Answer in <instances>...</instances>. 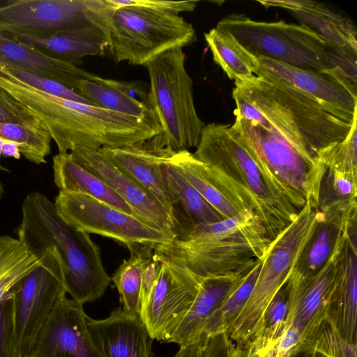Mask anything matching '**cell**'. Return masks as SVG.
<instances>
[{
    "instance_id": "7bdbcfd3",
    "label": "cell",
    "mask_w": 357,
    "mask_h": 357,
    "mask_svg": "<svg viewBox=\"0 0 357 357\" xmlns=\"http://www.w3.org/2000/svg\"><path fill=\"white\" fill-rule=\"evenodd\" d=\"M104 2L112 10L134 6L179 15L180 13L193 11L197 6V1L104 0Z\"/></svg>"
},
{
    "instance_id": "cb8c5ba5",
    "label": "cell",
    "mask_w": 357,
    "mask_h": 357,
    "mask_svg": "<svg viewBox=\"0 0 357 357\" xmlns=\"http://www.w3.org/2000/svg\"><path fill=\"white\" fill-rule=\"evenodd\" d=\"M249 270L222 276L202 278L192 305L167 342L181 346L198 338L207 321L236 288Z\"/></svg>"
},
{
    "instance_id": "2e32d148",
    "label": "cell",
    "mask_w": 357,
    "mask_h": 357,
    "mask_svg": "<svg viewBox=\"0 0 357 357\" xmlns=\"http://www.w3.org/2000/svg\"><path fill=\"white\" fill-rule=\"evenodd\" d=\"M256 76L293 88L349 122L356 119L357 96L324 71L305 70L266 58H258Z\"/></svg>"
},
{
    "instance_id": "74e56055",
    "label": "cell",
    "mask_w": 357,
    "mask_h": 357,
    "mask_svg": "<svg viewBox=\"0 0 357 357\" xmlns=\"http://www.w3.org/2000/svg\"><path fill=\"white\" fill-rule=\"evenodd\" d=\"M357 121L344 140L325 152L320 160L329 169L357 174Z\"/></svg>"
},
{
    "instance_id": "816d5d0a",
    "label": "cell",
    "mask_w": 357,
    "mask_h": 357,
    "mask_svg": "<svg viewBox=\"0 0 357 357\" xmlns=\"http://www.w3.org/2000/svg\"><path fill=\"white\" fill-rule=\"evenodd\" d=\"M3 142V139L0 138V157L1 155Z\"/></svg>"
},
{
    "instance_id": "9a60e30c",
    "label": "cell",
    "mask_w": 357,
    "mask_h": 357,
    "mask_svg": "<svg viewBox=\"0 0 357 357\" xmlns=\"http://www.w3.org/2000/svg\"><path fill=\"white\" fill-rule=\"evenodd\" d=\"M66 294L43 326L31 357H102L90 335L83 305Z\"/></svg>"
},
{
    "instance_id": "5b68a950",
    "label": "cell",
    "mask_w": 357,
    "mask_h": 357,
    "mask_svg": "<svg viewBox=\"0 0 357 357\" xmlns=\"http://www.w3.org/2000/svg\"><path fill=\"white\" fill-rule=\"evenodd\" d=\"M271 242L259 218L250 209L219 222L194 227L158 250L200 278L249 270L263 259Z\"/></svg>"
},
{
    "instance_id": "3957f363",
    "label": "cell",
    "mask_w": 357,
    "mask_h": 357,
    "mask_svg": "<svg viewBox=\"0 0 357 357\" xmlns=\"http://www.w3.org/2000/svg\"><path fill=\"white\" fill-rule=\"evenodd\" d=\"M216 28L229 32L257 58L326 72L357 93V52L331 43L302 25L256 21L233 13L220 20Z\"/></svg>"
},
{
    "instance_id": "ffe728a7",
    "label": "cell",
    "mask_w": 357,
    "mask_h": 357,
    "mask_svg": "<svg viewBox=\"0 0 357 357\" xmlns=\"http://www.w3.org/2000/svg\"><path fill=\"white\" fill-rule=\"evenodd\" d=\"M167 160L178 169L224 219L250 209L221 174L197 158L194 153L189 151L172 152Z\"/></svg>"
},
{
    "instance_id": "bcb514c9",
    "label": "cell",
    "mask_w": 357,
    "mask_h": 357,
    "mask_svg": "<svg viewBox=\"0 0 357 357\" xmlns=\"http://www.w3.org/2000/svg\"><path fill=\"white\" fill-rule=\"evenodd\" d=\"M233 357H259L255 351L252 341L236 344Z\"/></svg>"
},
{
    "instance_id": "b9f144b4",
    "label": "cell",
    "mask_w": 357,
    "mask_h": 357,
    "mask_svg": "<svg viewBox=\"0 0 357 357\" xmlns=\"http://www.w3.org/2000/svg\"><path fill=\"white\" fill-rule=\"evenodd\" d=\"M0 357H15L14 308L11 294L0 302Z\"/></svg>"
},
{
    "instance_id": "4dcf8cb0",
    "label": "cell",
    "mask_w": 357,
    "mask_h": 357,
    "mask_svg": "<svg viewBox=\"0 0 357 357\" xmlns=\"http://www.w3.org/2000/svg\"><path fill=\"white\" fill-rule=\"evenodd\" d=\"M128 250L130 257L123 261L111 280L119 291L123 310L130 316L139 317L143 266L149 255L155 250L142 245H132Z\"/></svg>"
},
{
    "instance_id": "7a4b0ae2",
    "label": "cell",
    "mask_w": 357,
    "mask_h": 357,
    "mask_svg": "<svg viewBox=\"0 0 357 357\" xmlns=\"http://www.w3.org/2000/svg\"><path fill=\"white\" fill-rule=\"evenodd\" d=\"M22 209L17 234L26 250L38 257L47 250L56 252L65 288L72 299L83 305L100 298L111 278L103 266L100 249L89 234L66 224L54 203L40 192L29 194Z\"/></svg>"
},
{
    "instance_id": "d4e9b609",
    "label": "cell",
    "mask_w": 357,
    "mask_h": 357,
    "mask_svg": "<svg viewBox=\"0 0 357 357\" xmlns=\"http://www.w3.org/2000/svg\"><path fill=\"white\" fill-rule=\"evenodd\" d=\"M266 8L287 9L302 25L326 40L357 52L356 29L347 17L328 6L310 0L259 1Z\"/></svg>"
},
{
    "instance_id": "484cf974",
    "label": "cell",
    "mask_w": 357,
    "mask_h": 357,
    "mask_svg": "<svg viewBox=\"0 0 357 357\" xmlns=\"http://www.w3.org/2000/svg\"><path fill=\"white\" fill-rule=\"evenodd\" d=\"M10 39L29 45L47 56L73 64L84 56H103L108 50L105 33L90 22L50 36H18Z\"/></svg>"
},
{
    "instance_id": "836d02e7",
    "label": "cell",
    "mask_w": 357,
    "mask_h": 357,
    "mask_svg": "<svg viewBox=\"0 0 357 357\" xmlns=\"http://www.w3.org/2000/svg\"><path fill=\"white\" fill-rule=\"evenodd\" d=\"M289 291L286 282L265 309L259 328L251 340L256 354L271 347L289 328Z\"/></svg>"
},
{
    "instance_id": "83f0119b",
    "label": "cell",
    "mask_w": 357,
    "mask_h": 357,
    "mask_svg": "<svg viewBox=\"0 0 357 357\" xmlns=\"http://www.w3.org/2000/svg\"><path fill=\"white\" fill-rule=\"evenodd\" d=\"M52 167L54 181L59 190L89 195L132 214L126 202L103 181L77 162L70 152L55 155Z\"/></svg>"
},
{
    "instance_id": "5bb4252c",
    "label": "cell",
    "mask_w": 357,
    "mask_h": 357,
    "mask_svg": "<svg viewBox=\"0 0 357 357\" xmlns=\"http://www.w3.org/2000/svg\"><path fill=\"white\" fill-rule=\"evenodd\" d=\"M70 153L77 162L96 175L122 198L134 216L175 238L172 220L160 202L100 149L79 147Z\"/></svg>"
},
{
    "instance_id": "44dd1931",
    "label": "cell",
    "mask_w": 357,
    "mask_h": 357,
    "mask_svg": "<svg viewBox=\"0 0 357 357\" xmlns=\"http://www.w3.org/2000/svg\"><path fill=\"white\" fill-rule=\"evenodd\" d=\"M169 154L160 167L171 205L176 239L197 225L219 222L224 218L178 169L167 160Z\"/></svg>"
},
{
    "instance_id": "f1b7e54d",
    "label": "cell",
    "mask_w": 357,
    "mask_h": 357,
    "mask_svg": "<svg viewBox=\"0 0 357 357\" xmlns=\"http://www.w3.org/2000/svg\"><path fill=\"white\" fill-rule=\"evenodd\" d=\"M214 62L235 82L252 79L259 69L258 58L247 50L229 32L213 28L204 33Z\"/></svg>"
},
{
    "instance_id": "8fae6325",
    "label": "cell",
    "mask_w": 357,
    "mask_h": 357,
    "mask_svg": "<svg viewBox=\"0 0 357 357\" xmlns=\"http://www.w3.org/2000/svg\"><path fill=\"white\" fill-rule=\"evenodd\" d=\"M39 264L13 287L15 357H31L43 326L66 292L63 267L54 250L43 252ZM67 293V292H66Z\"/></svg>"
},
{
    "instance_id": "1f68e13d",
    "label": "cell",
    "mask_w": 357,
    "mask_h": 357,
    "mask_svg": "<svg viewBox=\"0 0 357 357\" xmlns=\"http://www.w3.org/2000/svg\"><path fill=\"white\" fill-rule=\"evenodd\" d=\"M42 257L31 255L17 239L0 236V302L10 294L14 285L36 268Z\"/></svg>"
},
{
    "instance_id": "681fc988",
    "label": "cell",
    "mask_w": 357,
    "mask_h": 357,
    "mask_svg": "<svg viewBox=\"0 0 357 357\" xmlns=\"http://www.w3.org/2000/svg\"><path fill=\"white\" fill-rule=\"evenodd\" d=\"M310 357H329L328 356L316 350H311Z\"/></svg>"
},
{
    "instance_id": "52a82bcc",
    "label": "cell",
    "mask_w": 357,
    "mask_h": 357,
    "mask_svg": "<svg viewBox=\"0 0 357 357\" xmlns=\"http://www.w3.org/2000/svg\"><path fill=\"white\" fill-rule=\"evenodd\" d=\"M150 107L158 121L161 145L173 152L197 147L206 126L195 109L193 82L185 67L181 48L162 54L147 63Z\"/></svg>"
},
{
    "instance_id": "8d00e7d4",
    "label": "cell",
    "mask_w": 357,
    "mask_h": 357,
    "mask_svg": "<svg viewBox=\"0 0 357 357\" xmlns=\"http://www.w3.org/2000/svg\"><path fill=\"white\" fill-rule=\"evenodd\" d=\"M301 345L329 357H357V344L345 342L333 325L324 318L302 340Z\"/></svg>"
},
{
    "instance_id": "d590c367",
    "label": "cell",
    "mask_w": 357,
    "mask_h": 357,
    "mask_svg": "<svg viewBox=\"0 0 357 357\" xmlns=\"http://www.w3.org/2000/svg\"><path fill=\"white\" fill-rule=\"evenodd\" d=\"M0 138L15 142L21 155L36 164L46 163L51 152L52 137L47 131L13 123H0Z\"/></svg>"
},
{
    "instance_id": "ba28073f",
    "label": "cell",
    "mask_w": 357,
    "mask_h": 357,
    "mask_svg": "<svg viewBox=\"0 0 357 357\" xmlns=\"http://www.w3.org/2000/svg\"><path fill=\"white\" fill-rule=\"evenodd\" d=\"M319 216V211L307 201L294 220L271 240L262 259L250 298L227 333L236 344L252 340L265 309L286 283L312 236Z\"/></svg>"
},
{
    "instance_id": "30bf717a",
    "label": "cell",
    "mask_w": 357,
    "mask_h": 357,
    "mask_svg": "<svg viewBox=\"0 0 357 357\" xmlns=\"http://www.w3.org/2000/svg\"><path fill=\"white\" fill-rule=\"evenodd\" d=\"M54 204L59 217L73 228L112 238L128 248L142 245L162 250L174 240L132 214L89 195L59 190Z\"/></svg>"
},
{
    "instance_id": "f546056e",
    "label": "cell",
    "mask_w": 357,
    "mask_h": 357,
    "mask_svg": "<svg viewBox=\"0 0 357 357\" xmlns=\"http://www.w3.org/2000/svg\"><path fill=\"white\" fill-rule=\"evenodd\" d=\"M77 92L96 106L114 112L138 119L155 115L148 105L130 98L111 84L108 79L97 75L91 79L82 80Z\"/></svg>"
},
{
    "instance_id": "c3c4849f",
    "label": "cell",
    "mask_w": 357,
    "mask_h": 357,
    "mask_svg": "<svg viewBox=\"0 0 357 357\" xmlns=\"http://www.w3.org/2000/svg\"><path fill=\"white\" fill-rule=\"evenodd\" d=\"M311 350L300 344L289 357H310Z\"/></svg>"
},
{
    "instance_id": "9c48e42d",
    "label": "cell",
    "mask_w": 357,
    "mask_h": 357,
    "mask_svg": "<svg viewBox=\"0 0 357 357\" xmlns=\"http://www.w3.org/2000/svg\"><path fill=\"white\" fill-rule=\"evenodd\" d=\"M232 125L255 148L297 210L300 211L307 201L317 208L319 189L326 169L321 160L304 155L273 129L238 117Z\"/></svg>"
},
{
    "instance_id": "f6af8a7d",
    "label": "cell",
    "mask_w": 357,
    "mask_h": 357,
    "mask_svg": "<svg viewBox=\"0 0 357 357\" xmlns=\"http://www.w3.org/2000/svg\"><path fill=\"white\" fill-rule=\"evenodd\" d=\"M160 267V254L157 250H153L147 257L142 270L141 310L147 303L156 283Z\"/></svg>"
},
{
    "instance_id": "6da1fadb",
    "label": "cell",
    "mask_w": 357,
    "mask_h": 357,
    "mask_svg": "<svg viewBox=\"0 0 357 357\" xmlns=\"http://www.w3.org/2000/svg\"><path fill=\"white\" fill-rule=\"evenodd\" d=\"M194 155L221 174L259 218L271 240L298 214L278 178L233 125L205 126Z\"/></svg>"
},
{
    "instance_id": "d6a6232c",
    "label": "cell",
    "mask_w": 357,
    "mask_h": 357,
    "mask_svg": "<svg viewBox=\"0 0 357 357\" xmlns=\"http://www.w3.org/2000/svg\"><path fill=\"white\" fill-rule=\"evenodd\" d=\"M261 263L262 259L255 262L236 288L207 321L200 335H212L220 333H227L250 298L258 277Z\"/></svg>"
},
{
    "instance_id": "8992f818",
    "label": "cell",
    "mask_w": 357,
    "mask_h": 357,
    "mask_svg": "<svg viewBox=\"0 0 357 357\" xmlns=\"http://www.w3.org/2000/svg\"><path fill=\"white\" fill-rule=\"evenodd\" d=\"M104 3L102 31L107 50L116 62L145 66L162 54L197 40L192 25L179 15L134 6L112 10Z\"/></svg>"
},
{
    "instance_id": "ab89813d",
    "label": "cell",
    "mask_w": 357,
    "mask_h": 357,
    "mask_svg": "<svg viewBox=\"0 0 357 357\" xmlns=\"http://www.w3.org/2000/svg\"><path fill=\"white\" fill-rule=\"evenodd\" d=\"M1 66L8 73L17 79L46 93L80 103L95 105L92 102L85 98L79 93L55 80L36 74L8 68L3 65Z\"/></svg>"
},
{
    "instance_id": "603a6c76",
    "label": "cell",
    "mask_w": 357,
    "mask_h": 357,
    "mask_svg": "<svg viewBox=\"0 0 357 357\" xmlns=\"http://www.w3.org/2000/svg\"><path fill=\"white\" fill-rule=\"evenodd\" d=\"M0 64L55 80L76 92L82 80L96 76L75 64L54 59L29 45L1 35Z\"/></svg>"
},
{
    "instance_id": "7c38bea8",
    "label": "cell",
    "mask_w": 357,
    "mask_h": 357,
    "mask_svg": "<svg viewBox=\"0 0 357 357\" xmlns=\"http://www.w3.org/2000/svg\"><path fill=\"white\" fill-rule=\"evenodd\" d=\"M157 251L160 259L158 279L139 318L153 340L167 342L192 305L202 278Z\"/></svg>"
},
{
    "instance_id": "4fadbf2b",
    "label": "cell",
    "mask_w": 357,
    "mask_h": 357,
    "mask_svg": "<svg viewBox=\"0 0 357 357\" xmlns=\"http://www.w3.org/2000/svg\"><path fill=\"white\" fill-rule=\"evenodd\" d=\"M89 22L84 0H15L0 3V35L47 37Z\"/></svg>"
},
{
    "instance_id": "ac0fdd59",
    "label": "cell",
    "mask_w": 357,
    "mask_h": 357,
    "mask_svg": "<svg viewBox=\"0 0 357 357\" xmlns=\"http://www.w3.org/2000/svg\"><path fill=\"white\" fill-rule=\"evenodd\" d=\"M91 339L102 357H155L153 339L139 317L126 313L122 307L103 319L87 316Z\"/></svg>"
},
{
    "instance_id": "7dc6e473",
    "label": "cell",
    "mask_w": 357,
    "mask_h": 357,
    "mask_svg": "<svg viewBox=\"0 0 357 357\" xmlns=\"http://www.w3.org/2000/svg\"><path fill=\"white\" fill-rule=\"evenodd\" d=\"M1 155L20 159L21 157V153L20 151L19 146L15 142L3 139Z\"/></svg>"
},
{
    "instance_id": "e575fe53",
    "label": "cell",
    "mask_w": 357,
    "mask_h": 357,
    "mask_svg": "<svg viewBox=\"0 0 357 357\" xmlns=\"http://www.w3.org/2000/svg\"><path fill=\"white\" fill-rule=\"evenodd\" d=\"M356 196L357 174L326 167L319 189V211L345 210L357 206Z\"/></svg>"
},
{
    "instance_id": "277c9868",
    "label": "cell",
    "mask_w": 357,
    "mask_h": 357,
    "mask_svg": "<svg viewBox=\"0 0 357 357\" xmlns=\"http://www.w3.org/2000/svg\"><path fill=\"white\" fill-rule=\"evenodd\" d=\"M234 84L232 92L248 101L271 129L310 158L321 160L351 128L353 123L284 84L257 76Z\"/></svg>"
},
{
    "instance_id": "60d3db41",
    "label": "cell",
    "mask_w": 357,
    "mask_h": 357,
    "mask_svg": "<svg viewBox=\"0 0 357 357\" xmlns=\"http://www.w3.org/2000/svg\"><path fill=\"white\" fill-rule=\"evenodd\" d=\"M1 123H17L36 130L47 131L36 115L0 87Z\"/></svg>"
},
{
    "instance_id": "7402d4cb",
    "label": "cell",
    "mask_w": 357,
    "mask_h": 357,
    "mask_svg": "<svg viewBox=\"0 0 357 357\" xmlns=\"http://www.w3.org/2000/svg\"><path fill=\"white\" fill-rule=\"evenodd\" d=\"M357 253L347 238L340 255L325 318L347 343L357 344Z\"/></svg>"
},
{
    "instance_id": "f907efd6",
    "label": "cell",
    "mask_w": 357,
    "mask_h": 357,
    "mask_svg": "<svg viewBox=\"0 0 357 357\" xmlns=\"http://www.w3.org/2000/svg\"><path fill=\"white\" fill-rule=\"evenodd\" d=\"M3 194V186L2 183L0 182V199H1Z\"/></svg>"
},
{
    "instance_id": "f35d334b",
    "label": "cell",
    "mask_w": 357,
    "mask_h": 357,
    "mask_svg": "<svg viewBox=\"0 0 357 357\" xmlns=\"http://www.w3.org/2000/svg\"><path fill=\"white\" fill-rule=\"evenodd\" d=\"M235 347L227 333L201 335L194 341L180 346L174 357H233Z\"/></svg>"
},
{
    "instance_id": "ee69618b",
    "label": "cell",
    "mask_w": 357,
    "mask_h": 357,
    "mask_svg": "<svg viewBox=\"0 0 357 357\" xmlns=\"http://www.w3.org/2000/svg\"><path fill=\"white\" fill-rule=\"evenodd\" d=\"M302 337L298 331L289 326L275 342L264 351L257 354L259 357H289L298 347Z\"/></svg>"
},
{
    "instance_id": "4316f807",
    "label": "cell",
    "mask_w": 357,
    "mask_h": 357,
    "mask_svg": "<svg viewBox=\"0 0 357 357\" xmlns=\"http://www.w3.org/2000/svg\"><path fill=\"white\" fill-rule=\"evenodd\" d=\"M356 212L357 206L346 210L319 211L317 226L293 270L303 276L318 272L356 218Z\"/></svg>"
},
{
    "instance_id": "d6986e66",
    "label": "cell",
    "mask_w": 357,
    "mask_h": 357,
    "mask_svg": "<svg viewBox=\"0 0 357 357\" xmlns=\"http://www.w3.org/2000/svg\"><path fill=\"white\" fill-rule=\"evenodd\" d=\"M156 136L135 144L100 151L151 192L172 218L171 205L160 167L171 151L162 147Z\"/></svg>"
},
{
    "instance_id": "e0dca14e",
    "label": "cell",
    "mask_w": 357,
    "mask_h": 357,
    "mask_svg": "<svg viewBox=\"0 0 357 357\" xmlns=\"http://www.w3.org/2000/svg\"><path fill=\"white\" fill-rule=\"evenodd\" d=\"M347 231L338 242L324 266L311 276H303L294 270L287 280L289 291V326L303 337L324 318L333 289L342 248Z\"/></svg>"
}]
</instances>
